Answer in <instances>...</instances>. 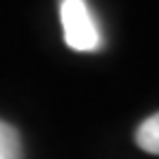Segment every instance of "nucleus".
Returning <instances> with one entry per match:
<instances>
[{"instance_id":"obj_1","label":"nucleus","mask_w":159,"mask_h":159,"mask_svg":"<svg viewBox=\"0 0 159 159\" xmlns=\"http://www.w3.org/2000/svg\"><path fill=\"white\" fill-rule=\"evenodd\" d=\"M60 19L64 43L76 52H98L102 48V33L86 0H62Z\"/></svg>"},{"instance_id":"obj_2","label":"nucleus","mask_w":159,"mask_h":159,"mask_svg":"<svg viewBox=\"0 0 159 159\" xmlns=\"http://www.w3.org/2000/svg\"><path fill=\"white\" fill-rule=\"evenodd\" d=\"M0 159H24L19 131L2 119H0Z\"/></svg>"},{"instance_id":"obj_3","label":"nucleus","mask_w":159,"mask_h":159,"mask_svg":"<svg viewBox=\"0 0 159 159\" xmlns=\"http://www.w3.org/2000/svg\"><path fill=\"white\" fill-rule=\"evenodd\" d=\"M135 143L140 150L150 154H159V112L145 119L135 131Z\"/></svg>"}]
</instances>
